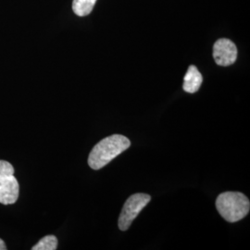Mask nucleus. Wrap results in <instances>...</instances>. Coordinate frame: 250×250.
Instances as JSON below:
<instances>
[{"mask_svg":"<svg viewBox=\"0 0 250 250\" xmlns=\"http://www.w3.org/2000/svg\"><path fill=\"white\" fill-rule=\"evenodd\" d=\"M20 186L14 168L8 161H0V203L14 204L18 200Z\"/></svg>","mask_w":250,"mask_h":250,"instance_id":"7ed1b4c3","label":"nucleus"},{"mask_svg":"<svg viewBox=\"0 0 250 250\" xmlns=\"http://www.w3.org/2000/svg\"><path fill=\"white\" fill-rule=\"evenodd\" d=\"M7 250V247H6V244H5V242L3 241L2 239H0V250Z\"/></svg>","mask_w":250,"mask_h":250,"instance_id":"1a4fd4ad","label":"nucleus"},{"mask_svg":"<svg viewBox=\"0 0 250 250\" xmlns=\"http://www.w3.org/2000/svg\"><path fill=\"white\" fill-rule=\"evenodd\" d=\"M131 146L130 140L122 134H112L102 139L91 150L88 165L93 170H100L105 167L121 153Z\"/></svg>","mask_w":250,"mask_h":250,"instance_id":"f257e3e1","label":"nucleus"},{"mask_svg":"<svg viewBox=\"0 0 250 250\" xmlns=\"http://www.w3.org/2000/svg\"><path fill=\"white\" fill-rule=\"evenodd\" d=\"M151 200V197L147 194L137 193L134 194L125 201L123 210L119 217L118 226L121 231L129 229L134 219L143 210L144 208Z\"/></svg>","mask_w":250,"mask_h":250,"instance_id":"20e7f679","label":"nucleus"},{"mask_svg":"<svg viewBox=\"0 0 250 250\" xmlns=\"http://www.w3.org/2000/svg\"><path fill=\"white\" fill-rule=\"evenodd\" d=\"M220 215L229 223H236L249 214L250 199L240 192H225L216 199Z\"/></svg>","mask_w":250,"mask_h":250,"instance_id":"f03ea898","label":"nucleus"},{"mask_svg":"<svg viewBox=\"0 0 250 250\" xmlns=\"http://www.w3.org/2000/svg\"><path fill=\"white\" fill-rule=\"evenodd\" d=\"M58 248V239L55 235H46L32 248V250H55Z\"/></svg>","mask_w":250,"mask_h":250,"instance_id":"6e6552de","label":"nucleus"},{"mask_svg":"<svg viewBox=\"0 0 250 250\" xmlns=\"http://www.w3.org/2000/svg\"><path fill=\"white\" fill-rule=\"evenodd\" d=\"M213 58L215 62L220 66H230L237 59V48L231 40L222 38L213 45Z\"/></svg>","mask_w":250,"mask_h":250,"instance_id":"39448f33","label":"nucleus"},{"mask_svg":"<svg viewBox=\"0 0 250 250\" xmlns=\"http://www.w3.org/2000/svg\"><path fill=\"white\" fill-rule=\"evenodd\" d=\"M203 82L202 74L197 70V67L194 65L189 66L188 72L186 73L183 88L190 94H194L197 92Z\"/></svg>","mask_w":250,"mask_h":250,"instance_id":"423d86ee","label":"nucleus"},{"mask_svg":"<svg viewBox=\"0 0 250 250\" xmlns=\"http://www.w3.org/2000/svg\"><path fill=\"white\" fill-rule=\"evenodd\" d=\"M97 0H73L72 9L77 16L89 15L94 9Z\"/></svg>","mask_w":250,"mask_h":250,"instance_id":"0eeeda50","label":"nucleus"}]
</instances>
